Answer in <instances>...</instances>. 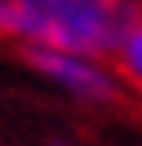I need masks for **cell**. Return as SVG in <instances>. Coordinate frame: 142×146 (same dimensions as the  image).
I'll return each mask as SVG.
<instances>
[{
    "label": "cell",
    "mask_w": 142,
    "mask_h": 146,
    "mask_svg": "<svg viewBox=\"0 0 142 146\" xmlns=\"http://www.w3.org/2000/svg\"><path fill=\"white\" fill-rule=\"evenodd\" d=\"M138 15L135 0H15L12 38L108 62Z\"/></svg>",
    "instance_id": "obj_1"
},
{
    "label": "cell",
    "mask_w": 142,
    "mask_h": 146,
    "mask_svg": "<svg viewBox=\"0 0 142 146\" xmlns=\"http://www.w3.org/2000/svg\"><path fill=\"white\" fill-rule=\"evenodd\" d=\"M112 66H115V73H119L123 88L142 92V15L135 19V27L123 35V42H119V50H115Z\"/></svg>",
    "instance_id": "obj_3"
},
{
    "label": "cell",
    "mask_w": 142,
    "mask_h": 146,
    "mask_svg": "<svg viewBox=\"0 0 142 146\" xmlns=\"http://www.w3.org/2000/svg\"><path fill=\"white\" fill-rule=\"evenodd\" d=\"M12 19H15V0H0V35H12Z\"/></svg>",
    "instance_id": "obj_4"
},
{
    "label": "cell",
    "mask_w": 142,
    "mask_h": 146,
    "mask_svg": "<svg viewBox=\"0 0 142 146\" xmlns=\"http://www.w3.org/2000/svg\"><path fill=\"white\" fill-rule=\"evenodd\" d=\"M27 66L69 92L73 100L85 104H115L123 96V81L112 62L104 58H85V54H65V50H46V46H23Z\"/></svg>",
    "instance_id": "obj_2"
},
{
    "label": "cell",
    "mask_w": 142,
    "mask_h": 146,
    "mask_svg": "<svg viewBox=\"0 0 142 146\" xmlns=\"http://www.w3.org/2000/svg\"><path fill=\"white\" fill-rule=\"evenodd\" d=\"M50 146H73V142H50Z\"/></svg>",
    "instance_id": "obj_5"
},
{
    "label": "cell",
    "mask_w": 142,
    "mask_h": 146,
    "mask_svg": "<svg viewBox=\"0 0 142 146\" xmlns=\"http://www.w3.org/2000/svg\"><path fill=\"white\" fill-rule=\"evenodd\" d=\"M135 4H138V12H142V0H135Z\"/></svg>",
    "instance_id": "obj_6"
}]
</instances>
